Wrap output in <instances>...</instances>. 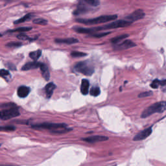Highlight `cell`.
Masks as SVG:
<instances>
[{
	"label": "cell",
	"mask_w": 166,
	"mask_h": 166,
	"mask_svg": "<svg viewBox=\"0 0 166 166\" xmlns=\"http://www.w3.org/2000/svg\"><path fill=\"white\" fill-rule=\"evenodd\" d=\"M144 16H145V13L143 11L137 10L134 12H133L131 15L127 16V17L125 18V20L129 21V22H135V21L142 19V18H144Z\"/></svg>",
	"instance_id": "8"
},
{
	"label": "cell",
	"mask_w": 166,
	"mask_h": 166,
	"mask_svg": "<svg viewBox=\"0 0 166 166\" xmlns=\"http://www.w3.org/2000/svg\"><path fill=\"white\" fill-rule=\"evenodd\" d=\"M22 45V43L17 42H9L7 44V46L10 47V48H17V47H20Z\"/></svg>",
	"instance_id": "25"
},
{
	"label": "cell",
	"mask_w": 166,
	"mask_h": 166,
	"mask_svg": "<svg viewBox=\"0 0 166 166\" xmlns=\"http://www.w3.org/2000/svg\"><path fill=\"white\" fill-rule=\"evenodd\" d=\"M48 20L43 19V18H38V19H35L33 20V23L35 24L41 25H46L48 24Z\"/></svg>",
	"instance_id": "21"
},
{
	"label": "cell",
	"mask_w": 166,
	"mask_h": 166,
	"mask_svg": "<svg viewBox=\"0 0 166 166\" xmlns=\"http://www.w3.org/2000/svg\"><path fill=\"white\" fill-rule=\"evenodd\" d=\"M55 42L58 44H73L79 42L77 39L74 38H65V39H55Z\"/></svg>",
	"instance_id": "15"
},
{
	"label": "cell",
	"mask_w": 166,
	"mask_h": 166,
	"mask_svg": "<svg viewBox=\"0 0 166 166\" xmlns=\"http://www.w3.org/2000/svg\"><path fill=\"white\" fill-rule=\"evenodd\" d=\"M42 64V63H40L36 61L27 62L25 64L23 65L22 69L23 70V71H28V70H30V69H36V68H38V67H40Z\"/></svg>",
	"instance_id": "11"
},
{
	"label": "cell",
	"mask_w": 166,
	"mask_h": 166,
	"mask_svg": "<svg viewBox=\"0 0 166 166\" xmlns=\"http://www.w3.org/2000/svg\"><path fill=\"white\" fill-rule=\"evenodd\" d=\"M40 68L41 73H42V77H44V79H45L46 81H48L50 78V71H49L48 67H47L44 64H42Z\"/></svg>",
	"instance_id": "16"
},
{
	"label": "cell",
	"mask_w": 166,
	"mask_h": 166,
	"mask_svg": "<svg viewBox=\"0 0 166 166\" xmlns=\"http://www.w3.org/2000/svg\"><path fill=\"white\" fill-rule=\"evenodd\" d=\"M0 118L2 120H8L20 116V112L14 103H6L1 105Z\"/></svg>",
	"instance_id": "3"
},
{
	"label": "cell",
	"mask_w": 166,
	"mask_h": 166,
	"mask_svg": "<svg viewBox=\"0 0 166 166\" xmlns=\"http://www.w3.org/2000/svg\"><path fill=\"white\" fill-rule=\"evenodd\" d=\"M132 22H129L128 20H117L115 22H112L110 23H108L107 25H104L103 26L101 27H96L93 28H83V27H75L73 28V30H75L76 32H79V33H85V34H92L93 32L101 31H104V30L107 29H116V28H120V27H127L128 25L131 24Z\"/></svg>",
	"instance_id": "1"
},
{
	"label": "cell",
	"mask_w": 166,
	"mask_h": 166,
	"mask_svg": "<svg viewBox=\"0 0 166 166\" xmlns=\"http://www.w3.org/2000/svg\"><path fill=\"white\" fill-rule=\"evenodd\" d=\"M110 33V32H102V33H97V34H92L91 36L93 37H95V38H101V37L106 36L108 34Z\"/></svg>",
	"instance_id": "29"
},
{
	"label": "cell",
	"mask_w": 166,
	"mask_h": 166,
	"mask_svg": "<svg viewBox=\"0 0 166 166\" xmlns=\"http://www.w3.org/2000/svg\"><path fill=\"white\" fill-rule=\"evenodd\" d=\"M136 44L133 42L131 40H126L122 42L114 44V49L116 50H126V49H128L130 48H133V47L136 46Z\"/></svg>",
	"instance_id": "7"
},
{
	"label": "cell",
	"mask_w": 166,
	"mask_h": 166,
	"mask_svg": "<svg viewBox=\"0 0 166 166\" xmlns=\"http://www.w3.org/2000/svg\"><path fill=\"white\" fill-rule=\"evenodd\" d=\"M32 29V27H20L18 28V29H16L14 30H12V31H9V32H25V31H29L30 30Z\"/></svg>",
	"instance_id": "24"
},
{
	"label": "cell",
	"mask_w": 166,
	"mask_h": 166,
	"mask_svg": "<svg viewBox=\"0 0 166 166\" xmlns=\"http://www.w3.org/2000/svg\"><path fill=\"white\" fill-rule=\"evenodd\" d=\"M42 55V51L40 50H38L37 51H32L29 53V57H31L32 60H34V61H36L38 58L40 57Z\"/></svg>",
	"instance_id": "18"
},
{
	"label": "cell",
	"mask_w": 166,
	"mask_h": 166,
	"mask_svg": "<svg viewBox=\"0 0 166 166\" xmlns=\"http://www.w3.org/2000/svg\"><path fill=\"white\" fill-rule=\"evenodd\" d=\"M32 127L37 129H48L53 134H62L71 130V128H69L66 124L63 123H44L36 124Z\"/></svg>",
	"instance_id": "2"
},
{
	"label": "cell",
	"mask_w": 166,
	"mask_h": 166,
	"mask_svg": "<svg viewBox=\"0 0 166 166\" xmlns=\"http://www.w3.org/2000/svg\"><path fill=\"white\" fill-rule=\"evenodd\" d=\"M153 95V92L149 91V92H143L140 94L138 95L139 97H149L151 96V95Z\"/></svg>",
	"instance_id": "31"
},
{
	"label": "cell",
	"mask_w": 166,
	"mask_h": 166,
	"mask_svg": "<svg viewBox=\"0 0 166 166\" xmlns=\"http://www.w3.org/2000/svg\"><path fill=\"white\" fill-rule=\"evenodd\" d=\"M1 166H14V165H1Z\"/></svg>",
	"instance_id": "32"
},
{
	"label": "cell",
	"mask_w": 166,
	"mask_h": 166,
	"mask_svg": "<svg viewBox=\"0 0 166 166\" xmlns=\"http://www.w3.org/2000/svg\"><path fill=\"white\" fill-rule=\"evenodd\" d=\"M101 93V90L100 88L97 86H95V87H93L92 89L90 90V93L92 96H94V97H97Z\"/></svg>",
	"instance_id": "20"
},
{
	"label": "cell",
	"mask_w": 166,
	"mask_h": 166,
	"mask_svg": "<svg viewBox=\"0 0 166 166\" xmlns=\"http://www.w3.org/2000/svg\"><path fill=\"white\" fill-rule=\"evenodd\" d=\"M84 1H85L86 3L89 5L93 7H97L99 5L100 3L99 0H84Z\"/></svg>",
	"instance_id": "22"
},
{
	"label": "cell",
	"mask_w": 166,
	"mask_h": 166,
	"mask_svg": "<svg viewBox=\"0 0 166 166\" xmlns=\"http://www.w3.org/2000/svg\"><path fill=\"white\" fill-rule=\"evenodd\" d=\"M0 74H1V76L3 78H5L6 77L10 76V73H9L8 70H5L3 69H2L1 71H0Z\"/></svg>",
	"instance_id": "27"
},
{
	"label": "cell",
	"mask_w": 166,
	"mask_h": 166,
	"mask_svg": "<svg viewBox=\"0 0 166 166\" xmlns=\"http://www.w3.org/2000/svg\"><path fill=\"white\" fill-rule=\"evenodd\" d=\"M152 133V128L149 127L148 128H146L144 130H142L138 134H137L135 136L133 140L134 141H141V140H145L147 138V137H149Z\"/></svg>",
	"instance_id": "9"
},
{
	"label": "cell",
	"mask_w": 166,
	"mask_h": 166,
	"mask_svg": "<svg viewBox=\"0 0 166 166\" xmlns=\"http://www.w3.org/2000/svg\"><path fill=\"white\" fill-rule=\"evenodd\" d=\"M89 86H90V83L87 79H83L81 82V92L82 94L83 95H87L89 91Z\"/></svg>",
	"instance_id": "14"
},
{
	"label": "cell",
	"mask_w": 166,
	"mask_h": 166,
	"mask_svg": "<svg viewBox=\"0 0 166 166\" xmlns=\"http://www.w3.org/2000/svg\"><path fill=\"white\" fill-rule=\"evenodd\" d=\"M17 38L20 40H27L31 39V38H29V36L24 34H19L18 35H17Z\"/></svg>",
	"instance_id": "30"
},
{
	"label": "cell",
	"mask_w": 166,
	"mask_h": 166,
	"mask_svg": "<svg viewBox=\"0 0 166 166\" xmlns=\"http://www.w3.org/2000/svg\"><path fill=\"white\" fill-rule=\"evenodd\" d=\"M30 93V88L25 86H21L17 90V94L18 97L21 98L26 97Z\"/></svg>",
	"instance_id": "12"
},
{
	"label": "cell",
	"mask_w": 166,
	"mask_h": 166,
	"mask_svg": "<svg viewBox=\"0 0 166 166\" xmlns=\"http://www.w3.org/2000/svg\"><path fill=\"white\" fill-rule=\"evenodd\" d=\"M15 130V127L13 126H8V127H1V130L2 131H13Z\"/></svg>",
	"instance_id": "26"
},
{
	"label": "cell",
	"mask_w": 166,
	"mask_h": 166,
	"mask_svg": "<svg viewBox=\"0 0 166 166\" xmlns=\"http://www.w3.org/2000/svg\"><path fill=\"white\" fill-rule=\"evenodd\" d=\"M32 16V15H31V14H27V15L23 16V17L21 18H20V19H18L17 20H16L14 23H15V24H19V23H23V22H25V21L30 20Z\"/></svg>",
	"instance_id": "19"
},
{
	"label": "cell",
	"mask_w": 166,
	"mask_h": 166,
	"mask_svg": "<svg viewBox=\"0 0 166 166\" xmlns=\"http://www.w3.org/2000/svg\"><path fill=\"white\" fill-rule=\"evenodd\" d=\"M160 85V81L156 79V80L153 81V83L151 84V88L156 89V88H158V87Z\"/></svg>",
	"instance_id": "28"
},
{
	"label": "cell",
	"mask_w": 166,
	"mask_h": 166,
	"mask_svg": "<svg viewBox=\"0 0 166 166\" xmlns=\"http://www.w3.org/2000/svg\"><path fill=\"white\" fill-rule=\"evenodd\" d=\"M71 55L73 57L75 58H79V57H85V56L87 55L86 53H83V52H79V51H73V52L71 53Z\"/></svg>",
	"instance_id": "23"
},
{
	"label": "cell",
	"mask_w": 166,
	"mask_h": 166,
	"mask_svg": "<svg viewBox=\"0 0 166 166\" xmlns=\"http://www.w3.org/2000/svg\"><path fill=\"white\" fill-rule=\"evenodd\" d=\"M127 37H128V34H121V35H120V36H118L116 37H114V38H112L111 42L113 44H119L121 41H122L123 40L125 39L126 38H127Z\"/></svg>",
	"instance_id": "17"
},
{
	"label": "cell",
	"mask_w": 166,
	"mask_h": 166,
	"mask_svg": "<svg viewBox=\"0 0 166 166\" xmlns=\"http://www.w3.org/2000/svg\"><path fill=\"white\" fill-rule=\"evenodd\" d=\"M75 69L77 72L88 76L92 75L94 72V67L88 62H80L77 63L75 66Z\"/></svg>",
	"instance_id": "6"
},
{
	"label": "cell",
	"mask_w": 166,
	"mask_h": 166,
	"mask_svg": "<svg viewBox=\"0 0 166 166\" xmlns=\"http://www.w3.org/2000/svg\"><path fill=\"white\" fill-rule=\"evenodd\" d=\"M166 110V101L156 103L149 106L142 112V118H145L155 113H161Z\"/></svg>",
	"instance_id": "5"
},
{
	"label": "cell",
	"mask_w": 166,
	"mask_h": 166,
	"mask_svg": "<svg viewBox=\"0 0 166 166\" xmlns=\"http://www.w3.org/2000/svg\"><path fill=\"white\" fill-rule=\"evenodd\" d=\"M117 17H118L117 15H106L101 16L99 17L93 18V19H77L76 21L85 25H93L98 24V23H104L115 20Z\"/></svg>",
	"instance_id": "4"
},
{
	"label": "cell",
	"mask_w": 166,
	"mask_h": 166,
	"mask_svg": "<svg viewBox=\"0 0 166 166\" xmlns=\"http://www.w3.org/2000/svg\"><path fill=\"white\" fill-rule=\"evenodd\" d=\"M55 88H56V85L53 83H48V85L46 86L45 92H46V95L47 97L50 98L51 96H52V95L53 93V91L55 90Z\"/></svg>",
	"instance_id": "13"
},
{
	"label": "cell",
	"mask_w": 166,
	"mask_h": 166,
	"mask_svg": "<svg viewBox=\"0 0 166 166\" xmlns=\"http://www.w3.org/2000/svg\"><path fill=\"white\" fill-rule=\"evenodd\" d=\"M108 138L103 136H93L87 137L85 138H83V141H85L88 143H96L99 142H103L108 140Z\"/></svg>",
	"instance_id": "10"
}]
</instances>
